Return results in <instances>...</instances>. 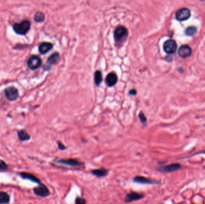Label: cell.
Segmentation results:
<instances>
[{
	"label": "cell",
	"mask_w": 205,
	"mask_h": 204,
	"mask_svg": "<svg viewBox=\"0 0 205 204\" xmlns=\"http://www.w3.org/2000/svg\"><path fill=\"white\" fill-rule=\"evenodd\" d=\"M31 28V23L28 20H22L21 22L15 24L13 25V29L15 32L19 35H25Z\"/></svg>",
	"instance_id": "1"
},
{
	"label": "cell",
	"mask_w": 205,
	"mask_h": 204,
	"mask_svg": "<svg viewBox=\"0 0 205 204\" xmlns=\"http://www.w3.org/2000/svg\"><path fill=\"white\" fill-rule=\"evenodd\" d=\"M55 162L58 164L73 168L82 166L84 165L83 162H80L75 159H59L58 160H55Z\"/></svg>",
	"instance_id": "2"
},
{
	"label": "cell",
	"mask_w": 205,
	"mask_h": 204,
	"mask_svg": "<svg viewBox=\"0 0 205 204\" xmlns=\"http://www.w3.org/2000/svg\"><path fill=\"white\" fill-rule=\"evenodd\" d=\"M4 94L7 99L10 101H16L19 97V92L16 87L11 86L4 91Z\"/></svg>",
	"instance_id": "3"
},
{
	"label": "cell",
	"mask_w": 205,
	"mask_h": 204,
	"mask_svg": "<svg viewBox=\"0 0 205 204\" xmlns=\"http://www.w3.org/2000/svg\"><path fill=\"white\" fill-rule=\"evenodd\" d=\"M41 64L42 60L40 58V57L36 55L31 56L27 60L28 67L32 70H35L39 68Z\"/></svg>",
	"instance_id": "4"
},
{
	"label": "cell",
	"mask_w": 205,
	"mask_h": 204,
	"mask_svg": "<svg viewBox=\"0 0 205 204\" xmlns=\"http://www.w3.org/2000/svg\"><path fill=\"white\" fill-rule=\"evenodd\" d=\"M163 49L167 54H173L177 50V44L173 40H168L164 43Z\"/></svg>",
	"instance_id": "5"
},
{
	"label": "cell",
	"mask_w": 205,
	"mask_h": 204,
	"mask_svg": "<svg viewBox=\"0 0 205 204\" xmlns=\"http://www.w3.org/2000/svg\"><path fill=\"white\" fill-rule=\"evenodd\" d=\"M128 35L127 29L123 26H120L116 28L114 31V38L116 41H121Z\"/></svg>",
	"instance_id": "6"
},
{
	"label": "cell",
	"mask_w": 205,
	"mask_h": 204,
	"mask_svg": "<svg viewBox=\"0 0 205 204\" xmlns=\"http://www.w3.org/2000/svg\"><path fill=\"white\" fill-rule=\"evenodd\" d=\"M176 19L179 21H184L191 16V11L187 8L180 9L176 12Z\"/></svg>",
	"instance_id": "7"
},
{
	"label": "cell",
	"mask_w": 205,
	"mask_h": 204,
	"mask_svg": "<svg viewBox=\"0 0 205 204\" xmlns=\"http://www.w3.org/2000/svg\"><path fill=\"white\" fill-rule=\"evenodd\" d=\"M181 165L178 163H171L167 165H164L157 168V170L165 173H170L180 170L181 168Z\"/></svg>",
	"instance_id": "8"
},
{
	"label": "cell",
	"mask_w": 205,
	"mask_h": 204,
	"mask_svg": "<svg viewBox=\"0 0 205 204\" xmlns=\"http://www.w3.org/2000/svg\"><path fill=\"white\" fill-rule=\"evenodd\" d=\"M145 197V195L142 193H139L135 192H131L128 193L125 198V202L126 203H130L133 201H139L143 199Z\"/></svg>",
	"instance_id": "9"
},
{
	"label": "cell",
	"mask_w": 205,
	"mask_h": 204,
	"mask_svg": "<svg viewBox=\"0 0 205 204\" xmlns=\"http://www.w3.org/2000/svg\"><path fill=\"white\" fill-rule=\"evenodd\" d=\"M178 55L182 58H187L192 54V49L188 45H182L178 51Z\"/></svg>",
	"instance_id": "10"
},
{
	"label": "cell",
	"mask_w": 205,
	"mask_h": 204,
	"mask_svg": "<svg viewBox=\"0 0 205 204\" xmlns=\"http://www.w3.org/2000/svg\"><path fill=\"white\" fill-rule=\"evenodd\" d=\"M34 192L36 195L41 197H47L50 195L49 189L43 184H40L39 187L34 188Z\"/></svg>",
	"instance_id": "11"
},
{
	"label": "cell",
	"mask_w": 205,
	"mask_h": 204,
	"mask_svg": "<svg viewBox=\"0 0 205 204\" xmlns=\"http://www.w3.org/2000/svg\"><path fill=\"white\" fill-rule=\"evenodd\" d=\"M133 181L135 183L144 184H159L158 182L148 179V178H146V177H144V176H136L133 179Z\"/></svg>",
	"instance_id": "12"
},
{
	"label": "cell",
	"mask_w": 205,
	"mask_h": 204,
	"mask_svg": "<svg viewBox=\"0 0 205 204\" xmlns=\"http://www.w3.org/2000/svg\"><path fill=\"white\" fill-rule=\"evenodd\" d=\"M59 58H60V55L58 53H53L47 60V65L44 66L45 69H46V70L49 69L52 65L57 63L59 60Z\"/></svg>",
	"instance_id": "13"
},
{
	"label": "cell",
	"mask_w": 205,
	"mask_h": 204,
	"mask_svg": "<svg viewBox=\"0 0 205 204\" xmlns=\"http://www.w3.org/2000/svg\"><path fill=\"white\" fill-rule=\"evenodd\" d=\"M118 81V77L114 73H110L106 78V83L109 87H112L116 85Z\"/></svg>",
	"instance_id": "14"
},
{
	"label": "cell",
	"mask_w": 205,
	"mask_h": 204,
	"mask_svg": "<svg viewBox=\"0 0 205 204\" xmlns=\"http://www.w3.org/2000/svg\"><path fill=\"white\" fill-rule=\"evenodd\" d=\"M52 47H53V44L52 43L49 42H43L40 44L39 47V51L41 54L44 55L48 53V51H50L52 49Z\"/></svg>",
	"instance_id": "15"
},
{
	"label": "cell",
	"mask_w": 205,
	"mask_h": 204,
	"mask_svg": "<svg viewBox=\"0 0 205 204\" xmlns=\"http://www.w3.org/2000/svg\"><path fill=\"white\" fill-rule=\"evenodd\" d=\"M109 172V170L105 168H99V169H95L91 171V173L94 176L101 178V177H106Z\"/></svg>",
	"instance_id": "16"
},
{
	"label": "cell",
	"mask_w": 205,
	"mask_h": 204,
	"mask_svg": "<svg viewBox=\"0 0 205 204\" xmlns=\"http://www.w3.org/2000/svg\"><path fill=\"white\" fill-rule=\"evenodd\" d=\"M20 175L22 178L24 179H28L30 180L33 181L34 183H39V184H41V182L40 181V180L37 178L35 175L31 174H29V173H25V172H22L20 174Z\"/></svg>",
	"instance_id": "17"
},
{
	"label": "cell",
	"mask_w": 205,
	"mask_h": 204,
	"mask_svg": "<svg viewBox=\"0 0 205 204\" xmlns=\"http://www.w3.org/2000/svg\"><path fill=\"white\" fill-rule=\"evenodd\" d=\"M18 137L21 141H27L30 139V135L24 130L19 131L17 133Z\"/></svg>",
	"instance_id": "18"
},
{
	"label": "cell",
	"mask_w": 205,
	"mask_h": 204,
	"mask_svg": "<svg viewBox=\"0 0 205 204\" xmlns=\"http://www.w3.org/2000/svg\"><path fill=\"white\" fill-rule=\"evenodd\" d=\"M102 82V75L100 71H95L94 74V82L97 86H99Z\"/></svg>",
	"instance_id": "19"
},
{
	"label": "cell",
	"mask_w": 205,
	"mask_h": 204,
	"mask_svg": "<svg viewBox=\"0 0 205 204\" xmlns=\"http://www.w3.org/2000/svg\"><path fill=\"white\" fill-rule=\"evenodd\" d=\"M9 201V196L5 192H0V204H8Z\"/></svg>",
	"instance_id": "20"
},
{
	"label": "cell",
	"mask_w": 205,
	"mask_h": 204,
	"mask_svg": "<svg viewBox=\"0 0 205 204\" xmlns=\"http://www.w3.org/2000/svg\"><path fill=\"white\" fill-rule=\"evenodd\" d=\"M196 27L194 26H191L187 27L185 30V34L188 36H193L197 33Z\"/></svg>",
	"instance_id": "21"
},
{
	"label": "cell",
	"mask_w": 205,
	"mask_h": 204,
	"mask_svg": "<svg viewBox=\"0 0 205 204\" xmlns=\"http://www.w3.org/2000/svg\"><path fill=\"white\" fill-rule=\"evenodd\" d=\"M44 18H45V16H44V13L40 11L37 12L34 15V20L39 23L43 22V21L44 20Z\"/></svg>",
	"instance_id": "22"
},
{
	"label": "cell",
	"mask_w": 205,
	"mask_h": 204,
	"mask_svg": "<svg viewBox=\"0 0 205 204\" xmlns=\"http://www.w3.org/2000/svg\"><path fill=\"white\" fill-rule=\"evenodd\" d=\"M76 204H86V200L82 197H77L75 200Z\"/></svg>",
	"instance_id": "23"
},
{
	"label": "cell",
	"mask_w": 205,
	"mask_h": 204,
	"mask_svg": "<svg viewBox=\"0 0 205 204\" xmlns=\"http://www.w3.org/2000/svg\"><path fill=\"white\" fill-rule=\"evenodd\" d=\"M7 168V164L2 160H0V170H5Z\"/></svg>",
	"instance_id": "24"
},
{
	"label": "cell",
	"mask_w": 205,
	"mask_h": 204,
	"mask_svg": "<svg viewBox=\"0 0 205 204\" xmlns=\"http://www.w3.org/2000/svg\"><path fill=\"white\" fill-rule=\"evenodd\" d=\"M58 147L60 150H65L67 149V147H66V145L64 144H62L61 141H58Z\"/></svg>",
	"instance_id": "25"
},
{
	"label": "cell",
	"mask_w": 205,
	"mask_h": 204,
	"mask_svg": "<svg viewBox=\"0 0 205 204\" xmlns=\"http://www.w3.org/2000/svg\"><path fill=\"white\" fill-rule=\"evenodd\" d=\"M139 119L140 120L141 122H142V123H145L146 121V117L145 116V115L143 113L141 112V113L139 114Z\"/></svg>",
	"instance_id": "26"
},
{
	"label": "cell",
	"mask_w": 205,
	"mask_h": 204,
	"mask_svg": "<svg viewBox=\"0 0 205 204\" xmlns=\"http://www.w3.org/2000/svg\"><path fill=\"white\" fill-rule=\"evenodd\" d=\"M130 94H132V95H135V94H136V92L134 90H132V91H130Z\"/></svg>",
	"instance_id": "27"
},
{
	"label": "cell",
	"mask_w": 205,
	"mask_h": 204,
	"mask_svg": "<svg viewBox=\"0 0 205 204\" xmlns=\"http://www.w3.org/2000/svg\"><path fill=\"white\" fill-rule=\"evenodd\" d=\"M197 154H205V152H199V153H197Z\"/></svg>",
	"instance_id": "28"
}]
</instances>
